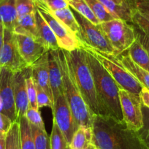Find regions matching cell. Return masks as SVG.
Returning a JSON list of instances; mask_svg holds the SVG:
<instances>
[{"label":"cell","mask_w":149,"mask_h":149,"mask_svg":"<svg viewBox=\"0 0 149 149\" xmlns=\"http://www.w3.org/2000/svg\"><path fill=\"white\" fill-rule=\"evenodd\" d=\"M92 143L99 149H146L137 132L130 130L124 121L110 116H94Z\"/></svg>","instance_id":"obj_1"},{"label":"cell","mask_w":149,"mask_h":149,"mask_svg":"<svg viewBox=\"0 0 149 149\" xmlns=\"http://www.w3.org/2000/svg\"><path fill=\"white\" fill-rule=\"evenodd\" d=\"M85 52L94 77L97 99L104 116L124 121L119 99L120 88L118 84L92 54L86 51Z\"/></svg>","instance_id":"obj_2"},{"label":"cell","mask_w":149,"mask_h":149,"mask_svg":"<svg viewBox=\"0 0 149 149\" xmlns=\"http://www.w3.org/2000/svg\"><path fill=\"white\" fill-rule=\"evenodd\" d=\"M56 54L62 75L64 94L77 126L91 128L94 116L78 89L65 51L58 48L56 50Z\"/></svg>","instance_id":"obj_3"},{"label":"cell","mask_w":149,"mask_h":149,"mask_svg":"<svg viewBox=\"0 0 149 149\" xmlns=\"http://www.w3.org/2000/svg\"><path fill=\"white\" fill-rule=\"evenodd\" d=\"M65 51V50H64ZM80 92L93 116H104L97 97L94 77L82 48L65 51Z\"/></svg>","instance_id":"obj_4"},{"label":"cell","mask_w":149,"mask_h":149,"mask_svg":"<svg viewBox=\"0 0 149 149\" xmlns=\"http://www.w3.org/2000/svg\"><path fill=\"white\" fill-rule=\"evenodd\" d=\"M81 48L92 54L101 63L102 65L116 82L120 89L140 95L143 86L131 73L127 71L118 56L94 49L82 42H81Z\"/></svg>","instance_id":"obj_5"},{"label":"cell","mask_w":149,"mask_h":149,"mask_svg":"<svg viewBox=\"0 0 149 149\" xmlns=\"http://www.w3.org/2000/svg\"><path fill=\"white\" fill-rule=\"evenodd\" d=\"M104 35L115 50L117 56L127 51L135 41L133 25L121 19H113L99 24Z\"/></svg>","instance_id":"obj_6"},{"label":"cell","mask_w":149,"mask_h":149,"mask_svg":"<svg viewBox=\"0 0 149 149\" xmlns=\"http://www.w3.org/2000/svg\"><path fill=\"white\" fill-rule=\"evenodd\" d=\"M80 26L78 38L80 42L106 54L117 56L99 25H94L78 12L72 9Z\"/></svg>","instance_id":"obj_7"},{"label":"cell","mask_w":149,"mask_h":149,"mask_svg":"<svg viewBox=\"0 0 149 149\" xmlns=\"http://www.w3.org/2000/svg\"><path fill=\"white\" fill-rule=\"evenodd\" d=\"M35 4L37 10L46 21L55 34L60 48L71 51L81 48V42L77 36L57 19L43 2L35 1Z\"/></svg>","instance_id":"obj_8"},{"label":"cell","mask_w":149,"mask_h":149,"mask_svg":"<svg viewBox=\"0 0 149 149\" xmlns=\"http://www.w3.org/2000/svg\"><path fill=\"white\" fill-rule=\"evenodd\" d=\"M119 99L124 123L130 130L137 132L143 127V104L140 95L120 89Z\"/></svg>","instance_id":"obj_9"},{"label":"cell","mask_w":149,"mask_h":149,"mask_svg":"<svg viewBox=\"0 0 149 149\" xmlns=\"http://www.w3.org/2000/svg\"><path fill=\"white\" fill-rule=\"evenodd\" d=\"M13 73L6 67L0 68V112L15 122L17 116L14 97Z\"/></svg>","instance_id":"obj_10"},{"label":"cell","mask_w":149,"mask_h":149,"mask_svg":"<svg viewBox=\"0 0 149 149\" xmlns=\"http://www.w3.org/2000/svg\"><path fill=\"white\" fill-rule=\"evenodd\" d=\"M0 67H6L13 72L29 67L20 55L14 33L5 28L3 47L0 52Z\"/></svg>","instance_id":"obj_11"},{"label":"cell","mask_w":149,"mask_h":149,"mask_svg":"<svg viewBox=\"0 0 149 149\" xmlns=\"http://www.w3.org/2000/svg\"><path fill=\"white\" fill-rule=\"evenodd\" d=\"M52 112L54 121L56 123L70 145L73 134L77 131L78 127L74 121L64 93L60 94L54 102Z\"/></svg>","instance_id":"obj_12"},{"label":"cell","mask_w":149,"mask_h":149,"mask_svg":"<svg viewBox=\"0 0 149 149\" xmlns=\"http://www.w3.org/2000/svg\"><path fill=\"white\" fill-rule=\"evenodd\" d=\"M14 35L20 55L28 67L49 51L45 45L33 37L15 33Z\"/></svg>","instance_id":"obj_13"},{"label":"cell","mask_w":149,"mask_h":149,"mask_svg":"<svg viewBox=\"0 0 149 149\" xmlns=\"http://www.w3.org/2000/svg\"><path fill=\"white\" fill-rule=\"evenodd\" d=\"M26 69L22 71L13 73V90L16 110V121H19L22 116H26V113L29 107L26 86Z\"/></svg>","instance_id":"obj_14"},{"label":"cell","mask_w":149,"mask_h":149,"mask_svg":"<svg viewBox=\"0 0 149 149\" xmlns=\"http://www.w3.org/2000/svg\"><path fill=\"white\" fill-rule=\"evenodd\" d=\"M49 52V51H48ZM48 52L44 54L31 66V75L34 83L40 86L48 94L51 101H53V94L49 83V64H48Z\"/></svg>","instance_id":"obj_15"},{"label":"cell","mask_w":149,"mask_h":149,"mask_svg":"<svg viewBox=\"0 0 149 149\" xmlns=\"http://www.w3.org/2000/svg\"><path fill=\"white\" fill-rule=\"evenodd\" d=\"M48 64H49V83L53 94L54 104L61 94L64 93L62 75L58 64L56 51L48 52Z\"/></svg>","instance_id":"obj_16"},{"label":"cell","mask_w":149,"mask_h":149,"mask_svg":"<svg viewBox=\"0 0 149 149\" xmlns=\"http://www.w3.org/2000/svg\"><path fill=\"white\" fill-rule=\"evenodd\" d=\"M36 24H37V40L45 45L49 51H56L59 48L56 37L50 26L42 18L41 14L36 8Z\"/></svg>","instance_id":"obj_17"},{"label":"cell","mask_w":149,"mask_h":149,"mask_svg":"<svg viewBox=\"0 0 149 149\" xmlns=\"http://www.w3.org/2000/svg\"><path fill=\"white\" fill-rule=\"evenodd\" d=\"M17 15L15 0H0V23L13 32Z\"/></svg>","instance_id":"obj_18"},{"label":"cell","mask_w":149,"mask_h":149,"mask_svg":"<svg viewBox=\"0 0 149 149\" xmlns=\"http://www.w3.org/2000/svg\"><path fill=\"white\" fill-rule=\"evenodd\" d=\"M36 12V10H35ZM35 12L17 18L13 33L24 34L37 40Z\"/></svg>","instance_id":"obj_19"},{"label":"cell","mask_w":149,"mask_h":149,"mask_svg":"<svg viewBox=\"0 0 149 149\" xmlns=\"http://www.w3.org/2000/svg\"><path fill=\"white\" fill-rule=\"evenodd\" d=\"M119 56H121L120 60L127 71L132 74L143 87L149 89V72L134 63L128 54H121Z\"/></svg>","instance_id":"obj_20"},{"label":"cell","mask_w":149,"mask_h":149,"mask_svg":"<svg viewBox=\"0 0 149 149\" xmlns=\"http://www.w3.org/2000/svg\"><path fill=\"white\" fill-rule=\"evenodd\" d=\"M92 129L81 126L73 134L70 143V149H84L92 144Z\"/></svg>","instance_id":"obj_21"},{"label":"cell","mask_w":149,"mask_h":149,"mask_svg":"<svg viewBox=\"0 0 149 149\" xmlns=\"http://www.w3.org/2000/svg\"><path fill=\"white\" fill-rule=\"evenodd\" d=\"M109 13L116 19H121L127 22H132L134 10L114 2L113 0H99Z\"/></svg>","instance_id":"obj_22"},{"label":"cell","mask_w":149,"mask_h":149,"mask_svg":"<svg viewBox=\"0 0 149 149\" xmlns=\"http://www.w3.org/2000/svg\"><path fill=\"white\" fill-rule=\"evenodd\" d=\"M53 15L58 20H59L68 29H70L73 34L78 37L80 32V26L76 18L73 14L72 10L70 7L64 9L56 11H51Z\"/></svg>","instance_id":"obj_23"},{"label":"cell","mask_w":149,"mask_h":149,"mask_svg":"<svg viewBox=\"0 0 149 149\" xmlns=\"http://www.w3.org/2000/svg\"><path fill=\"white\" fill-rule=\"evenodd\" d=\"M127 51L134 63L149 72V56L138 40H135Z\"/></svg>","instance_id":"obj_24"},{"label":"cell","mask_w":149,"mask_h":149,"mask_svg":"<svg viewBox=\"0 0 149 149\" xmlns=\"http://www.w3.org/2000/svg\"><path fill=\"white\" fill-rule=\"evenodd\" d=\"M20 128L21 149H35L34 137L30 123L26 116L21 117L18 121Z\"/></svg>","instance_id":"obj_25"},{"label":"cell","mask_w":149,"mask_h":149,"mask_svg":"<svg viewBox=\"0 0 149 149\" xmlns=\"http://www.w3.org/2000/svg\"><path fill=\"white\" fill-rule=\"evenodd\" d=\"M68 4L71 9L78 12L93 24L99 25L100 24V21L96 18L86 0H68Z\"/></svg>","instance_id":"obj_26"},{"label":"cell","mask_w":149,"mask_h":149,"mask_svg":"<svg viewBox=\"0 0 149 149\" xmlns=\"http://www.w3.org/2000/svg\"><path fill=\"white\" fill-rule=\"evenodd\" d=\"M5 149H21L18 121L13 123L10 129L5 135Z\"/></svg>","instance_id":"obj_27"},{"label":"cell","mask_w":149,"mask_h":149,"mask_svg":"<svg viewBox=\"0 0 149 149\" xmlns=\"http://www.w3.org/2000/svg\"><path fill=\"white\" fill-rule=\"evenodd\" d=\"M86 2L100 23L116 19L99 0H86Z\"/></svg>","instance_id":"obj_28"},{"label":"cell","mask_w":149,"mask_h":149,"mask_svg":"<svg viewBox=\"0 0 149 149\" xmlns=\"http://www.w3.org/2000/svg\"><path fill=\"white\" fill-rule=\"evenodd\" d=\"M51 149H70L65 137L55 121H53L52 130L50 136Z\"/></svg>","instance_id":"obj_29"},{"label":"cell","mask_w":149,"mask_h":149,"mask_svg":"<svg viewBox=\"0 0 149 149\" xmlns=\"http://www.w3.org/2000/svg\"><path fill=\"white\" fill-rule=\"evenodd\" d=\"M35 149H51V140L45 130L31 125Z\"/></svg>","instance_id":"obj_30"},{"label":"cell","mask_w":149,"mask_h":149,"mask_svg":"<svg viewBox=\"0 0 149 149\" xmlns=\"http://www.w3.org/2000/svg\"><path fill=\"white\" fill-rule=\"evenodd\" d=\"M26 86L29 107L39 110L37 103V89L31 75V70L30 67L26 69Z\"/></svg>","instance_id":"obj_31"},{"label":"cell","mask_w":149,"mask_h":149,"mask_svg":"<svg viewBox=\"0 0 149 149\" xmlns=\"http://www.w3.org/2000/svg\"><path fill=\"white\" fill-rule=\"evenodd\" d=\"M143 127L137 132L139 137L146 148H149V109L143 105Z\"/></svg>","instance_id":"obj_32"},{"label":"cell","mask_w":149,"mask_h":149,"mask_svg":"<svg viewBox=\"0 0 149 149\" xmlns=\"http://www.w3.org/2000/svg\"><path fill=\"white\" fill-rule=\"evenodd\" d=\"M15 10L18 17L35 12V0H15Z\"/></svg>","instance_id":"obj_33"},{"label":"cell","mask_w":149,"mask_h":149,"mask_svg":"<svg viewBox=\"0 0 149 149\" xmlns=\"http://www.w3.org/2000/svg\"><path fill=\"white\" fill-rule=\"evenodd\" d=\"M26 117L31 125L39 127L42 130H45V124H44L43 120H42L39 110L29 107L26 113Z\"/></svg>","instance_id":"obj_34"},{"label":"cell","mask_w":149,"mask_h":149,"mask_svg":"<svg viewBox=\"0 0 149 149\" xmlns=\"http://www.w3.org/2000/svg\"><path fill=\"white\" fill-rule=\"evenodd\" d=\"M34 84H35L36 89H37V103L38 108L40 109L43 107H48L51 108V110H53L54 103L51 101L49 96L38 84H37L36 83Z\"/></svg>","instance_id":"obj_35"},{"label":"cell","mask_w":149,"mask_h":149,"mask_svg":"<svg viewBox=\"0 0 149 149\" xmlns=\"http://www.w3.org/2000/svg\"><path fill=\"white\" fill-rule=\"evenodd\" d=\"M132 23L138 26L144 32L149 34V20L142 15L137 10L133 12Z\"/></svg>","instance_id":"obj_36"},{"label":"cell","mask_w":149,"mask_h":149,"mask_svg":"<svg viewBox=\"0 0 149 149\" xmlns=\"http://www.w3.org/2000/svg\"><path fill=\"white\" fill-rule=\"evenodd\" d=\"M133 27H134L136 40L139 41V42L141 44L142 46L146 50L149 56V34L144 32L143 30L140 29L138 26L134 24H133Z\"/></svg>","instance_id":"obj_37"},{"label":"cell","mask_w":149,"mask_h":149,"mask_svg":"<svg viewBox=\"0 0 149 149\" xmlns=\"http://www.w3.org/2000/svg\"><path fill=\"white\" fill-rule=\"evenodd\" d=\"M42 2H43L47 8L52 12L70 7L68 0H42Z\"/></svg>","instance_id":"obj_38"},{"label":"cell","mask_w":149,"mask_h":149,"mask_svg":"<svg viewBox=\"0 0 149 149\" xmlns=\"http://www.w3.org/2000/svg\"><path fill=\"white\" fill-rule=\"evenodd\" d=\"M13 121L10 118L0 112V134H5L8 133L13 124Z\"/></svg>","instance_id":"obj_39"},{"label":"cell","mask_w":149,"mask_h":149,"mask_svg":"<svg viewBox=\"0 0 149 149\" xmlns=\"http://www.w3.org/2000/svg\"><path fill=\"white\" fill-rule=\"evenodd\" d=\"M136 8L149 20V0H136Z\"/></svg>","instance_id":"obj_40"},{"label":"cell","mask_w":149,"mask_h":149,"mask_svg":"<svg viewBox=\"0 0 149 149\" xmlns=\"http://www.w3.org/2000/svg\"><path fill=\"white\" fill-rule=\"evenodd\" d=\"M140 97L143 105L149 109V89L143 87L140 93Z\"/></svg>","instance_id":"obj_41"},{"label":"cell","mask_w":149,"mask_h":149,"mask_svg":"<svg viewBox=\"0 0 149 149\" xmlns=\"http://www.w3.org/2000/svg\"><path fill=\"white\" fill-rule=\"evenodd\" d=\"M113 1L116 3L118 4V5L130 8L132 10H137V8H136V0H113Z\"/></svg>","instance_id":"obj_42"},{"label":"cell","mask_w":149,"mask_h":149,"mask_svg":"<svg viewBox=\"0 0 149 149\" xmlns=\"http://www.w3.org/2000/svg\"><path fill=\"white\" fill-rule=\"evenodd\" d=\"M4 32H5V26L0 23V52L2 51L4 44Z\"/></svg>","instance_id":"obj_43"},{"label":"cell","mask_w":149,"mask_h":149,"mask_svg":"<svg viewBox=\"0 0 149 149\" xmlns=\"http://www.w3.org/2000/svg\"><path fill=\"white\" fill-rule=\"evenodd\" d=\"M0 149H5V135L0 134Z\"/></svg>","instance_id":"obj_44"},{"label":"cell","mask_w":149,"mask_h":149,"mask_svg":"<svg viewBox=\"0 0 149 149\" xmlns=\"http://www.w3.org/2000/svg\"><path fill=\"white\" fill-rule=\"evenodd\" d=\"M95 148H96V147L94 146V145L92 143V144L89 145L88 147H86V148H84V149H95Z\"/></svg>","instance_id":"obj_45"},{"label":"cell","mask_w":149,"mask_h":149,"mask_svg":"<svg viewBox=\"0 0 149 149\" xmlns=\"http://www.w3.org/2000/svg\"><path fill=\"white\" fill-rule=\"evenodd\" d=\"M35 1H40V2H42V0H35Z\"/></svg>","instance_id":"obj_46"},{"label":"cell","mask_w":149,"mask_h":149,"mask_svg":"<svg viewBox=\"0 0 149 149\" xmlns=\"http://www.w3.org/2000/svg\"><path fill=\"white\" fill-rule=\"evenodd\" d=\"M146 149H149V148H146Z\"/></svg>","instance_id":"obj_47"},{"label":"cell","mask_w":149,"mask_h":149,"mask_svg":"<svg viewBox=\"0 0 149 149\" xmlns=\"http://www.w3.org/2000/svg\"><path fill=\"white\" fill-rule=\"evenodd\" d=\"M95 149H99V148H96Z\"/></svg>","instance_id":"obj_48"},{"label":"cell","mask_w":149,"mask_h":149,"mask_svg":"<svg viewBox=\"0 0 149 149\" xmlns=\"http://www.w3.org/2000/svg\"><path fill=\"white\" fill-rule=\"evenodd\" d=\"M0 68H1V67H0Z\"/></svg>","instance_id":"obj_49"}]
</instances>
